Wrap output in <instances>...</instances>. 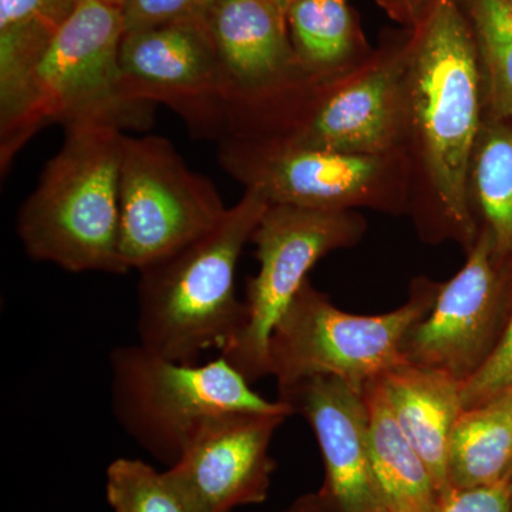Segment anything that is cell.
Wrapping results in <instances>:
<instances>
[{
  "mask_svg": "<svg viewBox=\"0 0 512 512\" xmlns=\"http://www.w3.org/2000/svg\"><path fill=\"white\" fill-rule=\"evenodd\" d=\"M120 69L128 99L165 104L194 133L221 137L228 90L207 19L124 32Z\"/></svg>",
  "mask_w": 512,
  "mask_h": 512,
  "instance_id": "obj_11",
  "label": "cell"
},
{
  "mask_svg": "<svg viewBox=\"0 0 512 512\" xmlns=\"http://www.w3.org/2000/svg\"><path fill=\"white\" fill-rule=\"evenodd\" d=\"M512 474L493 484L448 488L431 512H511Z\"/></svg>",
  "mask_w": 512,
  "mask_h": 512,
  "instance_id": "obj_25",
  "label": "cell"
},
{
  "mask_svg": "<svg viewBox=\"0 0 512 512\" xmlns=\"http://www.w3.org/2000/svg\"><path fill=\"white\" fill-rule=\"evenodd\" d=\"M111 407L121 429L165 466L177 463L208 420L229 412H286L252 389L222 356L180 363L136 345L110 353Z\"/></svg>",
  "mask_w": 512,
  "mask_h": 512,
  "instance_id": "obj_4",
  "label": "cell"
},
{
  "mask_svg": "<svg viewBox=\"0 0 512 512\" xmlns=\"http://www.w3.org/2000/svg\"><path fill=\"white\" fill-rule=\"evenodd\" d=\"M126 32L123 10L101 0H80L50 40L30 80L28 107L9 153L5 174L23 146L47 124H99L146 130L154 107L128 99L120 69Z\"/></svg>",
  "mask_w": 512,
  "mask_h": 512,
  "instance_id": "obj_5",
  "label": "cell"
},
{
  "mask_svg": "<svg viewBox=\"0 0 512 512\" xmlns=\"http://www.w3.org/2000/svg\"><path fill=\"white\" fill-rule=\"evenodd\" d=\"M288 25L306 76H328L352 55L355 25L346 0H289Z\"/></svg>",
  "mask_w": 512,
  "mask_h": 512,
  "instance_id": "obj_20",
  "label": "cell"
},
{
  "mask_svg": "<svg viewBox=\"0 0 512 512\" xmlns=\"http://www.w3.org/2000/svg\"><path fill=\"white\" fill-rule=\"evenodd\" d=\"M470 202L483 217L501 261L512 264V124L488 117L478 134L470 178Z\"/></svg>",
  "mask_w": 512,
  "mask_h": 512,
  "instance_id": "obj_19",
  "label": "cell"
},
{
  "mask_svg": "<svg viewBox=\"0 0 512 512\" xmlns=\"http://www.w3.org/2000/svg\"><path fill=\"white\" fill-rule=\"evenodd\" d=\"M512 393V276L511 299L503 335L493 355L480 370L461 384L464 410L474 409Z\"/></svg>",
  "mask_w": 512,
  "mask_h": 512,
  "instance_id": "obj_23",
  "label": "cell"
},
{
  "mask_svg": "<svg viewBox=\"0 0 512 512\" xmlns=\"http://www.w3.org/2000/svg\"><path fill=\"white\" fill-rule=\"evenodd\" d=\"M123 131L87 124L66 128L60 150L18 214L30 258L73 274L128 272L120 251Z\"/></svg>",
  "mask_w": 512,
  "mask_h": 512,
  "instance_id": "obj_3",
  "label": "cell"
},
{
  "mask_svg": "<svg viewBox=\"0 0 512 512\" xmlns=\"http://www.w3.org/2000/svg\"><path fill=\"white\" fill-rule=\"evenodd\" d=\"M382 382L397 423L423 458L439 493H444L448 490V441L464 412L461 383L409 363L387 372Z\"/></svg>",
  "mask_w": 512,
  "mask_h": 512,
  "instance_id": "obj_15",
  "label": "cell"
},
{
  "mask_svg": "<svg viewBox=\"0 0 512 512\" xmlns=\"http://www.w3.org/2000/svg\"><path fill=\"white\" fill-rule=\"evenodd\" d=\"M440 286L416 279L400 308L366 316L340 311L308 279L269 339V376L278 387L335 376L362 392L366 383L406 363L404 336L431 311Z\"/></svg>",
  "mask_w": 512,
  "mask_h": 512,
  "instance_id": "obj_6",
  "label": "cell"
},
{
  "mask_svg": "<svg viewBox=\"0 0 512 512\" xmlns=\"http://www.w3.org/2000/svg\"><path fill=\"white\" fill-rule=\"evenodd\" d=\"M101 2L107 3V5L110 6H114V8L124 10L128 0H101Z\"/></svg>",
  "mask_w": 512,
  "mask_h": 512,
  "instance_id": "obj_28",
  "label": "cell"
},
{
  "mask_svg": "<svg viewBox=\"0 0 512 512\" xmlns=\"http://www.w3.org/2000/svg\"><path fill=\"white\" fill-rule=\"evenodd\" d=\"M369 412V447L373 474L392 512H431L439 488L390 409L382 377L363 386Z\"/></svg>",
  "mask_w": 512,
  "mask_h": 512,
  "instance_id": "obj_17",
  "label": "cell"
},
{
  "mask_svg": "<svg viewBox=\"0 0 512 512\" xmlns=\"http://www.w3.org/2000/svg\"><path fill=\"white\" fill-rule=\"evenodd\" d=\"M288 5L289 0H215L208 10L205 19L227 83V109L302 76L286 32Z\"/></svg>",
  "mask_w": 512,
  "mask_h": 512,
  "instance_id": "obj_14",
  "label": "cell"
},
{
  "mask_svg": "<svg viewBox=\"0 0 512 512\" xmlns=\"http://www.w3.org/2000/svg\"><path fill=\"white\" fill-rule=\"evenodd\" d=\"M365 231V220L353 211L269 205L251 239L259 269L248 281L244 325L220 356L249 383L269 376V339L309 271L330 252L355 245Z\"/></svg>",
  "mask_w": 512,
  "mask_h": 512,
  "instance_id": "obj_7",
  "label": "cell"
},
{
  "mask_svg": "<svg viewBox=\"0 0 512 512\" xmlns=\"http://www.w3.org/2000/svg\"><path fill=\"white\" fill-rule=\"evenodd\" d=\"M279 402L308 421L322 453L325 478L318 491L332 512H384L373 474L369 412L363 392L335 376L278 387Z\"/></svg>",
  "mask_w": 512,
  "mask_h": 512,
  "instance_id": "obj_13",
  "label": "cell"
},
{
  "mask_svg": "<svg viewBox=\"0 0 512 512\" xmlns=\"http://www.w3.org/2000/svg\"><path fill=\"white\" fill-rule=\"evenodd\" d=\"M80 0H0V150L18 133L30 80L50 40Z\"/></svg>",
  "mask_w": 512,
  "mask_h": 512,
  "instance_id": "obj_16",
  "label": "cell"
},
{
  "mask_svg": "<svg viewBox=\"0 0 512 512\" xmlns=\"http://www.w3.org/2000/svg\"><path fill=\"white\" fill-rule=\"evenodd\" d=\"M384 512H392V511H390V510H386V511H384Z\"/></svg>",
  "mask_w": 512,
  "mask_h": 512,
  "instance_id": "obj_30",
  "label": "cell"
},
{
  "mask_svg": "<svg viewBox=\"0 0 512 512\" xmlns=\"http://www.w3.org/2000/svg\"><path fill=\"white\" fill-rule=\"evenodd\" d=\"M399 15L407 20H419L424 15L427 3L430 0H389Z\"/></svg>",
  "mask_w": 512,
  "mask_h": 512,
  "instance_id": "obj_27",
  "label": "cell"
},
{
  "mask_svg": "<svg viewBox=\"0 0 512 512\" xmlns=\"http://www.w3.org/2000/svg\"><path fill=\"white\" fill-rule=\"evenodd\" d=\"M508 6H510L511 12H512V0H507Z\"/></svg>",
  "mask_w": 512,
  "mask_h": 512,
  "instance_id": "obj_29",
  "label": "cell"
},
{
  "mask_svg": "<svg viewBox=\"0 0 512 512\" xmlns=\"http://www.w3.org/2000/svg\"><path fill=\"white\" fill-rule=\"evenodd\" d=\"M214 3L215 0H128L123 10L126 32L177 20L205 18Z\"/></svg>",
  "mask_w": 512,
  "mask_h": 512,
  "instance_id": "obj_24",
  "label": "cell"
},
{
  "mask_svg": "<svg viewBox=\"0 0 512 512\" xmlns=\"http://www.w3.org/2000/svg\"><path fill=\"white\" fill-rule=\"evenodd\" d=\"M120 251L128 271L156 264L220 224L228 208L167 138H123Z\"/></svg>",
  "mask_w": 512,
  "mask_h": 512,
  "instance_id": "obj_8",
  "label": "cell"
},
{
  "mask_svg": "<svg viewBox=\"0 0 512 512\" xmlns=\"http://www.w3.org/2000/svg\"><path fill=\"white\" fill-rule=\"evenodd\" d=\"M106 497L113 512H194L167 470L137 458H117L107 467Z\"/></svg>",
  "mask_w": 512,
  "mask_h": 512,
  "instance_id": "obj_22",
  "label": "cell"
},
{
  "mask_svg": "<svg viewBox=\"0 0 512 512\" xmlns=\"http://www.w3.org/2000/svg\"><path fill=\"white\" fill-rule=\"evenodd\" d=\"M392 156H363L286 143L278 138L221 137L218 161L245 190L269 204L320 211H352L383 204L377 194Z\"/></svg>",
  "mask_w": 512,
  "mask_h": 512,
  "instance_id": "obj_10",
  "label": "cell"
},
{
  "mask_svg": "<svg viewBox=\"0 0 512 512\" xmlns=\"http://www.w3.org/2000/svg\"><path fill=\"white\" fill-rule=\"evenodd\" d=\"M281 512H332L319 493L301 495Z\"/></svg>",
  "mask_w": 512,
  "mask_h": 512,
  "instance_id": "obj_26",
  "label": "cell"
},
{
  "mask_svg": "<svg viewBox=\"0 0 512 512\" xmlns=\"http://www.w3.org/2000/svg\"><path fill=\"white\" fill-rule=\"evenodd\" d=\"M511 512H512V507H511Z\"/></svg>",
  "mask_w": 512,
  "mask_h": 512,
  "instance_id": "obj_31",
  "label": "cell"
},
{
  "mask_svg": "<svg viewBox=\"0 0 512 512\" xmlns=\"http://www.w3.org/2000/svg\"><path fill=\"white\" fill-rule=\"evenodd\" d=\"M409 124L441 214L470 251L478 232L470 195L471 158L483 127L484 80L476 40L454 0H434L406 57Z\"/></svg>",
  "mask_w": 512,
  "mask_h": 512,
  "instance_id": "obj_1",
  "label": "cell"
},
{
  "mask_svg": "<svg viewBox=\"0 0 512 512\" xmlns=\"http://www.w3.org/2000/svg\"><path fill=\"white\" fill-rule=\"evenodd\" d=\"M511 474L512 393L460 414L448 441V488L493 484Z\"/></svg>",
  "mask_w": 512,
  "mask_h": 512,
  "instance_id": "obj_18",
  "label": "cell"
},
{
  "mask_svg": "<svg viewBox=\"0 0 512 512\" xmlns=\"http://www.w3.org/2000/svg\"><path fill=\"white\" fill-rule=\"evenodd\" d=\"M512 264L495 254L480 228L466 265L446 284L431 311L404 336L406 363L436 370L461 384L485 365L500 342L511 299Z\"/></svg>",
  "mask_w": 512,
  "mask_h": 512,
  "instance_id": "obj_9",
  "label": "cell"
},
{
  "mask_svg": "<svg viewBox=\"0 0 512 512\" xmlns=\"http://www.w3.org/2000/svg\"><path fill=\"white\" fill-rule=\"evenodd\" d=\"M490 117L512 124V12L507 0H468Z\"/></svg>",
  "mask_w": 512,
  "mask_h": 512,
  "instance_id": "obj_21",
  "label": "cell"
},
{
  "mask_svg": "<svg viewBox=\"0 0 512 512\" xmlns=\"http://www.w3.org/2000/svg\"><path fill=\"white\" fill-rule=\"evenodd\" d=\"M291 413L229 412L208 420L167 468L194 512L265 503L276 463L271 444Z\"/></svg>",
  "mask_w": 512,
  "mask_h": 512,
  "instance_id": "obj_12",
  "label": "cell"
},
{
  "mask_svg": "<svg viewBox=\"0 0 512 512\" xmlns=\"http://www.w3.org/2000/svg\"><path fill=\"white\" fill-rule=\"evenodd\" d=\"M269 201L245 190L224 218L197 241L141 269L138 343L180 363H200L208 350H224L244 325L247 308L237 295L239 256Z\"/></svg>",
  "mask_w": 512,
  "mask_h": 512,
  "instance_id": "obj_2",
  "label": "cell"
}]
</instances>
